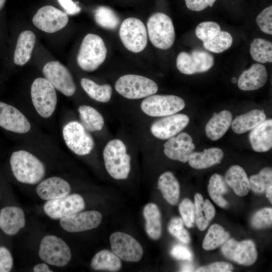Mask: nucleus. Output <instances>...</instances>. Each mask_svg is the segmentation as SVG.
Returning <instances> with one entry per match:
<instances>
[{"instance_id":"obj_24","label":"nucleus","mask_w":272,"mask_h":272,"mask_svg":"<svg viewBox=\"0 0 272 272\" xmlns=\"http://www.w3.org/2000/svg\"><path fill=\"white\" fill-rule=\"evenodd\" d=\"M252 149L257 152H265L272 147V120H265L252 129L249 135Z\"/></svg>"},{"instance_id":"obj_35","label":"nucleus","mask_w":272,"mask_h":272,"mask_svg":"<svg viewBox=\"0 0 272 272\" xmlns=\"http://www.w3.org/2000/svg\"><path fill=\"white\" fill-rule=\"evenodd\" d=\"M81 85L89 96L95 100L106 103L111 99L112 89L109 84L100 85L90 79L82 78Z\"/></svg>"},{"instance_id":"obj_37","label":"nucleus","mask_w":272,"mask_h":272,"mask_svg":"<svg viewBox=\"0 0 272 272\" xmlns=\"http://www.w3.org/2000/svg\"><path fill=\"white\" fill-rule=\"evenodd\" d=\"M230 234L221 226L214 224L209 228L202 243L206 250H212L223 244L229 239Z\"/></svg>"},{"instance_id":"obj_22","label":"nucleus","mask_w":272,"mask_h":272,"mask_svg":"<svg viewBox=\"0 0 272 272\" xmlns=\"http://www.w3.org/2000/svg\"><path fill=\"white\" fill-rule=\"evenodd\" d=\"M71 190L70 184L62 178L56 176L48 178L39 183L36 193L43 200H50L64 197Z\"/></svg>"},{"instance_id":"obj_16","label":"nucleus","mask_w":272,"mask_h":272,"mask_svg":"<svg viewBox=\"0 0 272 272\" xmlns=\"http://www.w3.org/2000/svg\"><path fill=\"white\" fill-rule=\"evenodd\" d=\"M221 250L228 259L244 265H252L257 258L255 244L250 240L238 242L229 239L223 244Z\"/></svg>"},{"instance_id":"obj_4","label":"nucleus","mask_w":272,"mask_h":272,"mask_svg":"<svg viewBox=\"0 0 272 272\" xmlns=\"http://www.w3.org/2000/svg\"><path fill=\"white\" fill-rule=\"evenodd\" d=\"M147 26L150 40L155 47L165 50L173 45L175 30L168 16L163 13H155L149 18Z\"/></svg>"},{"instance_id":"obj_13","label":"nucleus","mask_w":272,"mask_h":272,"mask_svg":"<svg viewBox=\"0 0 272 272\" xmlns=\"http://www.w3.org/2000/svg\"><path fill=\"white\" fill-rule=\"evenodd\" d=\"M43 74L55 89L66 96L73 95L76 87L68 69L58 61H51L45 64Z\"/></svg>"},{"instance_id":"obj_55","label":"nucleus","mask_w":272,"mask_h":272,"mask_svg":"<svg viewBox=\"0 0 272 272\" xmlns=\"http://www.w3.org/2000/svg\"><path fill=\"white\" fill-rule=\"evenodd\" d=\"M6 2V0H0V10L3 8Z\"/></svg>"},{"instance_id":"obj_21","label":"nucleus","mask_w":272,"mask_h":272,"mask_svg":"<svg viewBox=\"0 0 272 272\" xmlns=\"http://www.w3.org/2000/svg\"><path fill=\"white\" fill-rule=\"evenodd\" d=\"M267 72L261 63L253 64L244 71L238 80V87L243 91H253L262 87L266 83Z\"/></svg>"},{"instance_id":"obj_45","label":"nucleus","mask_w":272,"mask_h":272,"mask_svg":"<svg viewBox=\"0 0 272 272\" xmlns=\"http://www.w3.org/2000/svg\"><path fill=\"white\" fill-rule=\"evenodd\" d=\"M179 211L186 226L191 227L195 221L194 205L189 199L185 198L179 204Z\"/></svg>"},{"instance_id":"obj_52","label":"nucleus","mask_w":272,"mask_h":272,"mask_svg":"<svg viewBox=\"0 0 272 272\" xmlns=\"http://www.w3.org/2000/svg\"><path fill=\"white\" fill-rule=\"evenodd\" d=\"M33 271L34 272H51L48 266L44 263H39L36 264L33 267Z\"/></svg>"},{"instance_id":"obj_43","label":"nucleus","mask_w":272,"mask_h":272,"mask_svg":"<svg viewBox=\"0 0 272 272\" xmlns=\"http://www.w3.org/2000/svg\"><path fill=\"white\" fill-rule=\"evenodd\" d=\"M252 227L260 229L271 227L272 224V209L264 208L256 212L251 220Z\"/></svg>"},{"instance_id":"obj_18","label":"nucleus","mask_w":272,"mask_h":272,"mask_svg":"<svg viewBox=\"0 0 272 272\" xmlns=\"http://www.w3.org/2000/svg\"><path fill=\"white\" fill-rule=\"evenodd\" d=\"M101 214L96 211L79 212L60 219V225L65 231L79 232L96 228L102 221Z\"/></svg>"},{"instance_id":"obj_8","label":"nucleus","mask_w":272,"mask_h":272,"mask_svg":"<svg viewBox=\"0 0 272 272\" xmlns=\"http://www.w3.org/2000/svg\"><path fill=\"white\" fill-rule=\"evenodd\" d=\"M119 35L124 47L134 53L142 51L148 42V35L146 27L140 19L130 17L121 23Z\"/></svg>"},{"instance_id":"obj_42","label":"nucleus","mask_w":272,"mask_h":272,"mask_svg":"<svg viewBox=\"0 0 272 272\" xmlns=\"http://www.w3.org/2000/svg\"><path fill=\"white\" fill-rule=\"evenodd\" d=\"M221 31L220 26L215 22L206 21L199 23L195 28L197 37L202 42L210 39Z\"/></svg>"},{"instance_id":"obj_6","label":"nucleus","mask_w":272,"mask_h":272,"mask_svg":"<svg viewBox=\"0 0 272 272\" xmlns=\"http://www.w3.org/2000/svg\"><path fill=\"white\" fill-rule=\"evenodd\" d=\"M31 97L34 108L42 117L48 118L53 113L57 104L54 87L45 78H38L31 88Z\"/></svg>"},{"instance_id":"obj_48","label":"nucleus","mask_w":272,"mask_h":272,"mask_svg":"<svg viewBox=\"0 0 272 272\" xmlns=\"http://www.w3.org/2000/svg\"><path fill=\"white\" fill-rule=\"evenodd\" d=\"M13 265V259L9 250L5 247H0V272L11 271Z\"/></svg>"},{"instance_id":"obj_3","label":"nucleus","mask_w":272,"mask_h":272,"mask_svg":"<svg viewBox=\"0 0 272 272\" xmlns=\"http://www.w3.org/2000/svg\"><path fill=\"white\" fill-rule=\"evenodd\" d=\"M107 50L99 35L89 33L84 38L77 55V63L83 71L91 72L104 61Z\"/></svg>"},{"instance_id":"obj_19","label":"nucleus","mask_w":272,"mask_h":272,"mask_svg":"<svg viewBox=\"0 0 272 272\" xmlns=\"http://www.w3.org/2000/svg\"><path fill=\"white\" fill-rule=\"evenodd\" d=\"M191 137L186 132H181L173 137L164 144V153L169 158L185 163L188 162L195 146Z\"/></svg>"},{"instance_id":"obj_2","label":"nucleus","mask_w":272,"mask_h":272,"mask_svg":"<svg viewBox=\"0 0 272 272\" xmlns=\"http://www.w3.org/2000/svg\"><path fill=\"white\" fill-rule=\"evenodd\" d=\"M103 156L105 168L112 178L121 180L128 177L131 157L121 140L113 139L109 141L104 148Z\"/></svg>"},{"instance_id":"obj_10","label":"nucleus","mask_w":272,"mask_h":272,"mask_svg":"<svg viewBox=\"0 0 272 272\" xmlns=\"http://www.w3.org/2000/svg\"><path fill=\"white\" fill-rule=\"evenodd\" d=\"M38 254L43 261L57 267L66 265L72 256L67 244L60 238L54 235H47L42 239Z\"/></svg>"},{"instance_id":"obj_38","label":"nucleus","mask_w":272,"mask_h":272,"mask_svg":"<svg viewBox=\"0 0 272 272\" xmlns=\"http://www.w3.org/2000/svg\"><path fill=\"white\" fill-rule=\"evenodd\" d=\"M250 53L252 58L258 62H271L272 43L262 38H255L250 44Z\"/></svg>"},{"instance_id":"obj_50","label":"nucleus","mask_w":272,"mask_h":272,"mask_svg":"<svg viewBox=\"0 0 272 272\" xmlns=\"http://www.w3.org/2000/svg\"><path fill=\"white\" fill-rule=\"evenodd\" d=\"M216 0H185L186 7L193 11L199 12L208 7H212Z\"/></svg>"},{"instance_id":"obj_12","label":"nucleus","mask_w":272,"mask_h":272,"mask_svg":"<svg viewBox=\"0 0 272 272\" xmlns=\"http://www.w3.org/2000/svg\"><path fill=\"white\" fill-rule=\"evenodd\" d=\"M85 207L82 196L79 194H72L48 200L44 204L43 209L49 217L58 219L80 212Z\"/></svg>"},{"instance_id":"obj_26","label":"nucleus","mask_w":272,"mask_h":272,"mask_svg":"<svg viewBox=\"0 0 272 272\" xmlns=\"http://www.w3.org/2000/svg\"><path fill=\"white\" fill-rule=\"evenodd\" d=\"M224 156L223 151L219 148L205 149L202 152H192L188 159L189 165L196 169L209 168L221 163Z\"/></svg>"},{"instance_id":"obj_25","label":"nucleus","mask_w":272,"mask_h":272,"mask_svg":"<svg viewBox=\"0 0 272 272\" xmlns=\"http://www.w3.org/2000/svg\"><path fill=\"white\" fill-rule=\"evenodd\" d=\"M232 120V114L228 110L215 113L206 124L205 131L207 137L212 141L220 139L230 128Z\"/></svg>"},{"instance_id":"obj_54","label":"nucleus","mask_w":272,"mask_h":272,"mask_svg":"<svg viewBox=\"0 0 272 272\" xmlns=\"http://www.w3.org/2000/svg\"><path fill=\"white\" fill-rule=\"evenodd\" d=\"M265 191H266V196L270 202L271 203H272V186H270L269 187H268L265 190Z\"/></svg>"},{"instance_id":"obj_20","label":"nucleus","mask_w":272,"mask_h":272,"mask_svg":"<svg viewBox=\"0 0 272 272\" xmlns=\"http://www.w3.org/2000/svg\"><path fill=\"white\" fill-rule=\"evenodd\" d=\"M0 126L18 133H25L31 129V125L25 116L18 109L0 102Z\"/></svg>"},{"instance_id":"obj_27","label":"nucleus","mask_w":272,"mask_h":272,"mask_svg":"<svg viewBox=\"0 0 272 272\" xmlns=\"http://www.w3.org/2000/svg\"><path fill=\"white\" fill-rule=\"evenodd\" d=\"M35 34L30 30L22 32L18 38L14 55V62L18 65L26 64L31 58L35 44Z\"/></svg>"},{"instance_id":"obj_33","label":"nucleus","mask_w":272,"mask_h":272,"mask_svg":"<svg viewBox=\"0 0 272 272\" xmlns=\"http://www.w3.org/2000/svg\"><path fill=\"white\" fill-rule=\"evenodd\" d=\"M78 110L82 124L88 131H100L103 128L104 118L94 107L82 105L79 107Z\"/></svg>"},{"instance_id":"obj_29","label":"nucleus","mask_w":272,"mask_h":272,"mask_svg":"<svg viewBox=\"0 0 272 272\" xmlns=\"http://www.w3.org/2000/svg\"><path fill=\"white\" fill-rule=\"evenodd\" d=\"M265 119L266 115L263 110L253 109L236 117L231 125L234 132L242 134L252 130Z\"/></svg>"},{"instance_id":"obj_51","label":"nucleus","mask_w":272,"mask_h":272,"mask_svg":"<svg viewBox=\"0 0 272 272\" xmlns=\"http://www.w3.org/2000/svg\"><path fill=\"white\" fill-rule=\"evenodd\" d=\"M59 5L64 10L67 15H74L78 14L81 10V8L72 0H57Z\"/></svg>"},{"instance_id":"obj_41","label":"nucleus","mask_w":272,"mask_h":272,"mask_svg":"<svg viewBox=\"0 0 272 272\" xmlns=\"http://www.w3.org/2000/svg\"><path fill=\"white\" fill-rule=\"evenodd\" d=\"M250 189L256 193H261L271 186L272 170L265 167L257 174L251 175L249 178Z\"/></svg>"},{"instance_id":"obj_17","label":"nucleus","mask_w":272,"mask_h":272,"mask_svg":"<svg viewBox=\"0 0 272 272\" xmlns=\"http://www.w3.org/2000/svg\"><path fill=\"white\" fill-rule=\"evenodd\" d=\"M189 118L184 114H174L155 121L151 126L152 134L160 140H168L182 130L189 123Z\"/></svg>"},{"instance_id":"obj_49","label":"nucleus","mask_w":272,"mask_h":272,"mask_svg":"<svg viewBox=\"0 0 272 272\" xmlns=\"http://www.w3.org/2000/svg\"><path fill=\"white\" fill-rule=\"evenodd\" d=\"M170 252L172 256L177 259L191 261L193 258L191 251L187 247L181 244L174 245Z\"/></svg>"},{"instance_id":"obj_23","label":"nucleus","mask_w":272,"mask_h":272,"mask_svg":"<svg viewBox=\"0 0 272 272\" xmlns=\"http://www.w3.org/2000/svg\"><path fill=\"white\" fill-rule=\"evenodd\" d=\"M25 225V217L23 210L9 206L0 211V228L7 235H14Z\"/></svg>"},{"instance_id":"obj_14","label":"nucleus","mask_w":272,"mask_h":272,"mask_svg":"<svg viewBox=\"0 0 272 272\" xmlns=\"http://www.w3.org/2000/svg\"><path fill=\"white\" fill-rule=\"evenodd\" d=\"M109 239L112 251L120 259L129 262H137L141 259L143 249L130 235L117 232L112 234Z\"/></svg>"},{"instance_id":"obj_36","label":"nucleus","mask_w":272,"mask_h":272,"mask_svg":"<svg viewBox=\"0 0 272 272\" xmlns=\"http://www.w3.org/2000/svg\"><path fill=\"white\" fill-rule=\"evenodd\" d=\"M208 190L209 195L217 205L223 208L228 206L227 201L223 196L228 189L222 176L217 173L212 175L209 180Z\"/></svg>"},{"instance_id":"obj_56","label":"nucleus","mask_w":272,"mask_h":272,"mask_svg":"<svg viewBox=\"0 0 272 272\" xmlns=\"http://www.w3.org/2000/svg\"><path fill=\"white\" fill-rule=\"evenodd\" d=\"M231 81L233 83H235L237 81V79L236 78L234 77L232 79Z\"/></svg>"},{"instance_id":"obj_31","label":"nucleus","mask_w":272,"mask_h":272,"mask_svg":"<svg viewBox=\"0 0 272 272\" xmlns=\"http://www.w3.org/2000/svg\"><path fill=\"white\" fill-rule=\"evenodd\" d=\"M195 219L197 227L200 231L205 230L215 215V209L209 199L204 200L199 193L194 195Z\"/></svg>"},{"instance_id":"obj_53","label":"nucleus","mask_w":272,"mask_h":272,"mask_svg":"<svg viewBox=\"0 0 272 272\" xmlns=\"http://www.w3.org/2000/svg\"><path fill=\"white\" fill-rule=\"evenodd\" d=\"M181 271H193L194 268L193 266L189 264L183 265L180 269Z\"/></svg>"},{"instance_id":"obj_34","label":"nucleus","mask_w":272,"mask_h":272,"mask_svg":"<svg viewBox=\"0 0 272 272\" xmlns=\"http://www.w3.org/2000/svg\"><path fill=\"white\" fill-rule=\"evenodd\" d=\"M91 265L95 270L117 271L121 267V261L114 253L107 250H102L94 255Z\"/></svg>"},{"instance_id":"obj_1","label":"nucleus","mask_w":272,"mask_h":272,"mask_svg":"<svg viewBox=\"0 0 272 272\" xmlns=\"http://www.w3.org/2000/svg\"><path fill=\"white\" fill-rule=\"evenodd\" d=\"M10 165L15 177L23 183L37 184L45 174V168L43 163L26 151L13 152L10 158Z\"/></svg>"},{"instance_id":"obj_44","label":"nucleus","mask_w":272,"mask_h":272,"mask_svg":"<svg viewBox=\"0 0 272 272\" xmlns=\"http://www.w3.org/2000/svg\"><path fill=\"white\" fill-rule=\"evenodd\" d=\"M168 231L171 234L185 244L189 243L190 239L188 231L184 228V223L180 218L175 217L171 219Z\"/></svg>"},{"instance_id":"obj_46","label":"nucleus","mask_w":272,"mask_h":272,"mask_svg":"<svg viewBox=\"0 0 272 272\" xmlns=\"http://www.w3.org/2000/svg\"><path fill=\"white\" fill-rule=\"evenodd\" d=\"M256 24L264 33L272 34V6L264 9L257 16Z\"/></svg>"},{"instance_id":"obj_5","label":"nucleus","mask_w":272,"mask_h":272,"mask_svg":"<svg viewBox=\"0 0 272 272\" xmlns=\"http://www.w3.org/2000/svg\"><path fill=\"white\" fill-rule=\"evenodd\" d=\"M116 91L128 99L146 98L156 93L158 87L156 82L138 75H125L120 77L115 84Z\"/></svg>"},{"instance_id":"obj_9","label":"nucleus","mask_w":272,"mask_h":272,"mask_svg":"<svg viewBox=\"0 0 272 272\" xmlns=\"http://www.w3.org/2000/svg\"><path fill=\"white\" fill-rule=\"evenodd\" d=\"M62 135L67 147L78 155H88L94 147L92 135L77 121H70L63 126Z\"/></svg>"},{"instance_id":"obj_7","label":"nucleus","mask_w":272,"mask_h":272,"mask_svg":"<svg viewBox=\"0 0 272 272\" xmlns=\"http://www.w3.org/2000/svg\"><path fill=\"white\" fill-rule=\"evenodd\" d=\"M185 106L184 101L177 96L154 94L142 101L141 108L148 116L163 117L175 114Z\"/></svg>"},{"instance_id":"obj_40","label":"nucleus","mask_w":272,"mask_h":272,"mask_svg":"<svg viewBox=\"0 0 272 272\" xmlns=\"http://www.w3.org/2000/svg\"><path fill=\"white\" fill-rule=\"evenodd\" d=\"M233 41V38L229 32L221 30L211 38L203 42V45L208 50L219 53L229 49Z\"/></svg>"},{"instance_id":"obj_15","label":"nucleus","mask_w":272,"mask_h":272,"mask_svg":"<svg viewBox=\"0 0 272 272\" xmlns=\"http://www.w3.org/2000/svg\"><path fill=\"white\" fill-rule=\"evenodd\" d=\"M68 21V16L64 12L50 5L40 8L32 19L35 27L49 33L62 29Z\"/></svg>"},{"instance_id":"obj_28","label":"nucleus","mask_w":272,"mask_h":272,"mask_svg":"<svg viewBox=\"0 0 272 272\" xmlns=\"http://www.w3.org/2000/svg\"><path fill=\"white\" fill-rule=\"evenodd\" d=\"M225 180L234 192L240 196H245L250 190L247 175L244 169L239 165H233L227 170Z\"/></svg>"},{"instance_id":"obj_47","label":"nucleus","mask_w":272,"mask_h":272,"mask_svg":"<svg viewBox=\"0 0 272 272\" xmlns=\"http://www.w3.org/2000/svg\"><path fill=\"white\" fill-rule=\"evenodd\" d=\"M233 268V266L231 263L225 261H219L200 267L195 271L198 272H230L232 271Z\"/></svg>"},{"instance_id":"obj_11","label":"nucleus","mask_w":272,"mask_h":272,"mask_svg":"<svg viewBox=\"0 0 272 272\" xmlns=\"http://www.w3.org/2000/svg\"><path fill=\"white\" fill-rule=\"evenodd\" d=\"M214 64V56L207 51L195 49L191 52H180L176 58V66L180 72L192 75L207 72Z\"/></svg>"},{"instance_id":"obj_32","label":"nucleus","mask_w":272,"mask_h":272,"mask_svg":"<svg viewBox=\"0 0 272 272\" xmlns=\"http://www.w3.org/2000/svg\"><path fill=\"white\" fill-rule=\"evenodd\" d=\"M143 215L148 235L153 240H158L162 233L161 213L158 206L154 203L146 205L144 208Z\"/></svg>"},{"instance_id":"obj_30","label":"nucleus","mask_w":272,"mask_h":272,"mask_svg":"<svg viewBox=\"0 0 272 272\" xmlns=\"http://www.w3.org/2000/svg\"><path fill=\"white\" fill-rule=\"evenodd\" d=\"M158 186L164 198L169 203L173 206L177 203L180 195V185L171 172H165L160 175Z\"/></svg>"},{"instance_id":"obj_39","label":"nucleus","mask_w":272,"mask_h":272,"mask_svg":"<svg viewBox=\"0 0 272 272\" xmlns=\"http://www.w3.org/2000/svg\"><path fill=\"white\" fill-rule=\"evenodd\" d=\"M94 18L100 27L112 30L117 27L120 19L115 12L108 7L101 6L95 10Z\"/></svg>"}]
</instances>
